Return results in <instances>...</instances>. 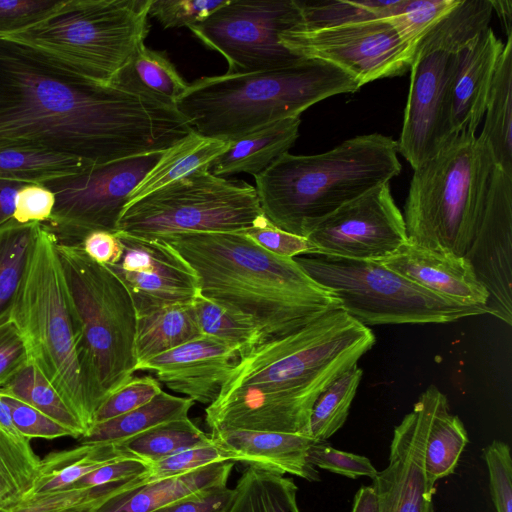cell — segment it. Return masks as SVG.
Here are the masks:
<instances>
[{
  "mask_svg": "<svg viewBox=\"0 0 512 512\" xmlns=\"http://www.w3.org/2000/svg\"><path fill=\"white\" fill-rule=\"evenodd\" d=\"M191 131L177 109L70 73L0 38V149L102 165L163 151Z\"/></svg>",
  "mask_w": 512,
  "mask_h": 512,
  "instance_id": "1",
  "label": "cell"
},
{
  "mask_svg": "<svg viewBox=\"0 0 512 512\" xmlns=\"http://www.w3.org/2000/svg\"><path fill=\"white\" fill-rule=\"evenodd\" d=\"M376 342L342 309L296 332L264 341L238 357L205 409L211 431L248 430L309 436L313 405Z\"/></svg>",
  "mask_w": 512,
  "mask_h": 512,
  "instance_id": "2",
  "label": "cell"
},
{
  "mask_svg": "<svg viewBox=\"0 0 512 512\" xmlns=\"http://www.w3.org/2000/svg\"><path fill=\"white\" fill-rule=\"evenodd\" d=\"M161 240L195 270L200 294L249 317L262 342L341 309L294 259L274 255L240 232H183Z\"/></svg>",
  "mask_w": 512,
  "mask_h": 512,
  "instance_id": "3",
  "label": "cell"
},
{
  "mask_svg": "<svg viewBox=\"0 0 512 512\" xmlns=\"http://www.w3.org/2000/svg\"><path fill=\"white\" fill-rule=\"evenodd\" d=\"M397 143L379 133L356 136L315 155L285 153L255 177L265 217L305 237L342 205L401 172Z\"/></svg>",
  "mask_w": 512,
  "mask_h": 512,
  "instance_id": "4",
  "label": "cell"
},
{
  "mask_svg": "<svg viewBox=\"0 0 512 512\" xmlns=\"http://www.w3.org/2000/svg\"><path fill=\"white\" fill-rule=\"evenodd\" d=\"M360 88L340 68L302 58L271 70L198 78L189 83L176 109L198 134L233 141L270 123L300 116L326 98Z\"/></svg>",
  "mask_w": 512,
  "mask_h": 512,
  "instance_id": "5",
  "label": "cell"
},
{
  "mask_svg": "<svg viewBox=\"0 0 512 512\" xmlns=\"http://www.w3.org/2000/svg\"><path fill=\"white\" fill-rule=\"evenodd\" d=\"M31 359L47 377L85 429L92 426L90 406L77 351V325L57 252V239L38 223L24 272L9 312Z\"/></svg>",
  "mask_w": 512,
  "mask_h": 512,
  "instance_id": "6",
  "label": "cell"
},
{
  "mask_svg": "<svg viewBox=\"0 0 512 512\" xmlns=\"http://www.w3.org/2000/svg\"><path fill=\"white\" fill-rule=\"evenodd\" d=\"M495 165L488 144L466 131L414 169L403 213L408 242L464 256Z\"/></svg>",
  "mask_w": 512,
  "mask_h": 512,
  "instance_id": "7",
  "label": "cell"
},
{
  "mask_svg": "<svg viewBox=\"0 0 512 512\" xmlns=\"http://www.w3.org/2000/svg\"><path fill=\"white\" fill-rule=\"evenodd\" d=\"M57 252L76 319L82 378L95 414L135 372V309L120 280L81 245L57 242Z\"/></svg>",
  "mask_w": 512,
  "mask_h": 512,
  "instance_id": "8",
  "label": "cell"
},
{
  "mask_svg": "<svg viewBox=\"0 0 512 512\" xmlns=\"http://www.w3.org/2000/svg\"><path fill=\"white\" fill-rule=\"evenodd\" d=\"M152 0H59L33 25L0 37L23 45L54 65L109 84L144 43Z\"/></svg>",
  "mask_w": 512,
  "mask_h": 512,
  "instance_id": "9",
  "label": "cell"
},
{
  "mask_svg": "<svg viewBox=\"0 0 512 512\" xmlns=\"http://www.w3.org/2000/svg\"><path fill=\"white\" fill-rule=\"evenodd\" d=\"M340 307L365 326L449 323L487 314L486 306H465L439 297L375 260L324 254L293 258Z\"/></svg>",
  "mask_w": 512,
  "mask_h": 512,
  "instance_id": "10",
  "label": "cell"
},
{
  "mask_svg": "<svg viewBox=\"0 0 512 512\" xmlns=\"http://www.w3.org/2000/svg\"><path fill=\"white\" fill-rule=\"evenodd\" d=\"M262 215L255 187L201 169L127 204L116 232L145 239L183 232H238Z\"/></svg>",
  "mask_w": 512,
  "mask_h": 512,
  "instance_id": "11",
  "label": "cell"
},
{
  "mask_svg": "<svg viewBox=\"0 0 512 512\" xmlns=\"http://www.w3.org/2000/svg\"><path fill=\"white\" fill-rule=\"evenodd\" d=\"M473 39L458 19L445 16L419 41L411 63L410 87L398 152L413 169L452 136L451 90L460 51Z\"/></svg>",
  "mask_w": 512,
  "mask_h": 512,
  "instance_id": "12",
  "label": "cell"
},
{
  "mask_svg": "<svg viewBox=\"0 0 512 512\" xmlns=\"http://www.w3.org/2000/svg\"><path fill=\"white\" fill-rule=\"evenodd\" d=\"M302 25L296 0H228L207 19L188 28L225 58L227 73H246L301 60L280 43L279 36Z\"/></svg>",
  "mask_w": 512,
  "mask_h": 512,
  "instance_id": "13",
  "label": "cell"
},
{
  "mask_svg": "<svg viewBox=\"0 0 512 512\" xmlns=\"http://www.w3.org/2000/svg\"><path fill=\"white\" fill-rule=\"evenodd\" d=\"M163 151L94 165L82 173L44 182L55 195V205L49 220L42 224L58 243L69 245H81L92 231L116 233L131 193Z\"/></svg>",
  "mask_w": 512,
  "mask_h": 512,
  "instance_id": "14",
  "label": "cell"
},
{
  "mask_svg": "<svg viewBox=\"0 0 512 512\" xmlns=\"http://www.w3.org/2000/svg\"><path fill=\"white\" fill-rule=\"evenodd\" d=\"M280 43L294 55L332 64L363 85L404 74L415 50L386 18L334 27L286 31Z\"/></svg>",
  "mask_w": 512,
  "mask_h": 512,
  "instance_id": "15",
  "label": "cell"
},
{
  "mask_svg": "<svg viewBox=\"0 0 512 512\" xmlns=\"http://www.w3.org/2000/svg\"><path fill=\"white\" fill-rule=\"evenodd\" d=\"M312 254L355 260H381L408 241L402 212L389 183L342 205L306 236Z\"/></svg>",
  "mask_w": 512,
  "mask_h": 512,
  "instance_id": "16",
  "label": "cell"
},
{
  "mask_svg": "<svg viewBox=\"0 0 512 512\" xmlns=\"http://www.w3.org/2000/svg\"><path fill=\"white\" fill-rule=\"evenodd\" d=\"M445 397L430 385L394 428L388 464L371 484L380 512H433L435 490L425 485L423 458L433 417Z\"/></svg>",
  "mask_w": 512,
  "mask_h": 512,
  "instance_id": "17",
  "label": "cell"
},
{
  "mask_svg": "<svg viewBox=\"0 0 512 512\" xmlns=\"http://www.w3.org/2000/svg\"><path fill=\"white\" fill-rule=\"evenodd\" d=\"M121 259L105 265L127 289L135 314L172 304H188L200 294L192 266L168 243L116 232Z\"/></svg>",
  "mask_w": 512,
  "mask_h": 512,
  "instance_id": "18",
  "label": "cell"
},
{
  "mask_svg": "<svg viewBox=\"0 0 512 512\" xmlns=\"http://www.w3.org/2000/svg\"><path fill=\"white\" fill-rule=\"evenodd\" d=\"M489 298L488 314L512 324V176L494 166L484 207L464 254Z\"/></svg>",
  "mask_w": 512,
  "mask_h": 512,
  "instance_id": "19",
  "label": "cell"
},
{
  "mask_svg": "<svg viewBox=\"0 0 512 512\" xmlns=\"http://www.w3.org/2000/svg\"><path fill=\"white\" fill-rule=\"evenodd\" d=\"M238 357L233 345L200 335L138 363L135 372H154L170 390L209 405L217 398Z\"/></svg>",
  "mask_w": 512,
  "mask_h": 512,
  "instance_id": "20",
  "label": "cell"
},
{
  "mask_svg": "<svg viewBox=\"0 0 512 512\" xmlns=\"http://www.w3.org/2000/svg\"><path fill=\"white\" fill-rule=\"evenodd\" d=\"M378 262L439 297L465 306L487 304L489 295L464 256L429 250L407 241Z\"/></svg>",
  "mask_w": 512,
  "mask_h": 512,
  "instance_id": "21",
  "label": "cell"
},
{
  "mask_svg": "<svg viewBox=\"0 0 512 512\" xmlns=\"http://www.w3.org/2000/svg\"><path fill=\"white\" fill-rule=\"evenodd\" d=\"M213 443L232 462L278 473L290 474L309 482L320 481V474L309 461V450L317 442L302 434L248 430L211 431Z\"/></svg>",
  "mask_w": 512,
  "mask_h": 512,
  "instance_id": "22",
  "label": "cell"
},
{
  "mask_svg": "<svg viewBox=\"0 0 512 512\" xmlns=\"http://www.w3.org/2000/svg\"><path fill=\"white\" fill-rule=\"evenodd\" d=\"M504 43L489 26L459 53L451 90V130L476 133Z\"/></svg>",
  "mask_w": 512,
  "mask_h": 512,
  "instance_id": "23",
  "label": "cell"
},
{
  "mask_svg": "<svg viewBox=\"0 0 512 512\" xmlns=\"http://www.w3.org/2000/svg\"><path fill=\"white\" fill-rule=\"evenodd\" d=\"M233 466L232 461L212 463L186 474L121 492L103 501L94 512H152L205 490L227 486Z\"/></svg>",
  "mask_w": 512,
  "mask_h": 512,
  "instance_id": "24",
  "label": "cell"
},
{
  "mask_svg": "<svg viewBox=\"0 0 512 512\" xmlns=\"http://www.w3.org/2000/svg\"><path fill=\"white\" fill-rule=\"evenodd\" d=\"M300 123V116L282 119L230 141L210 166L212 173L220 177L242 172L260 175L294 145Z\"/></svg>",
  "mask_w": 512,
  "mask_h": 512,
  "instance_id": "25",
  "label": "cell"
},
{
  "mask_svg": "<svg viewBox=\"0 0 512 512\" xmlns=\"http://www.w3.org/2000/svg\"><path fill=\"white\" fill-rule=\"evenodd\" d=\"M109 85L176 109L189 83L177 71L165 52L141 44Z\"/></svg>",
  "mask_w": 512,
  "mask_h": 512,
  "instance_id": "26",
  "label": "cell"
},
{
  "mask_svg": "<svg viewBox=\"0 0 512 512\" xmlns=\"http://www.w3.org/2000/svg\"><path fill=\"white\" fill-rule=\"evenodd\" d=\"M230 143L191 131L163 151L158 162L131 193L127 204L198 170L209 169Z\"/></svg>",
  "mask_w": 512,
  "mask_h": 512,
  "instance_id": "27",
  "label": "cell"
},
{
  "mask_svg": "<svg viewBox=\"0 0 512 512\" xmlns=\"http://www.w3.org/2000/svg\"><path fill=\"white\" fill-rule=\"evenodd\" d=\"M30 441L15 426L0 395V507L25 499L36 482L41 459Z\"/></svg>",
  "mask_w": 512,
  "mask_h": 512,
  "instance_id": "28",
  "label": "cell"
},
{
  "mask_svg": "<svg viewBox=\"0 0 512 512\" xmlns=\"http://www.w3.org/2000/svg\"><path fill=\"white\" fill-rule=\"evenodd\" d=\"M479 135L496 166L512 176V36L506 38L492 80Z\"/></svg>",
  "mask_w": 512,
  "mask_h": 512,
  "instance_id": "29",
  "label": "cell"
},
{
  "mask_svg": "<svg viewBox=\"0 0 512 512\" xmlns=\"http://www.w3.org/2000/svg\"><path fill=\"white\" fill-rule=\"evenodd\" d=\"M127 458L134 457L118 444H80L51 452L41 459L38 477L26 498L68 489L85 475Z\"/></svg>",
  "mask_w": 512,
  "mask_h": 512,
  "instance_id": "30",
  "label": "cell"
},
{
  "mask_svg": "<svg viewBox=\"0 0 512 512\" xmlns=\"http://www.w3.org/2000/svg\"><path fill=\"white\" fill-rule=\"evenodd\" d=\"M194 403L162 390L139 408L93 424L78 440L80 444H120L160 424L187 418Z\"/></svg>",
  "mask_w": 512,
  "mask_h": 512,
  "instance_id": "31",
  "label": "cell"
},
{
  "mask_svg": "<svg viewBox=\"0 0 512 512\" xmlns=\"http://www.w3.org/2000/svg\"><path fill=\"white\" fill-rule=\"evenodd\" d=\"M200 335L192 303L167 305L136 315L137 364Z\"/></svg>",
  "mask_w": 512,
  "mask_h": 512,
  "instance_id": "32",
  "label": "cell"
},
{
  "mask_svg": "<svg viewBox=\"0 0 512 512\" xmlns=\"http://www.w3.org/2000/svg\"><path fill=\"white\" fill-rule=\"evenodd\" d=\"M297 491L291 478L247 466L224 512H292Z\"/></svg>",
  "mask_w": 512,
  "mask_h": 512,
  "instance_id": "33",
  "label": "cell"
},
{
  "mask_svg": "<svg viewBox=\"0 0 512 512\" xmlns=\"http://www.w3.org/2000/svg\"><path fill=\"white\" fill-rule=\"evenodd\" d=\"M468 441L463 422L450 413L445 397L433 417L424 450V479L428 489L435 490L438 480L455 471Z\"/></svg>",
  "mask_w": 512,
  "mask_h": 512,
  "instance_id": "34",
  "label": "cell"
},
{
  "mask_svg": "<svg viewBox=\"0 0 512 512\" xmlns=\"http://www.w3.org/2000/svg\"><path fill=\"white\" fill-rule=\"evenodd\" d=\"M94 165L80 158L41 149H0V180L43 184L52 179L82 173Z\"/></svg>",
  "mask_w": 512,
  "mask_h": 512,
  "instance_id": "35",
  "label": "cell"
},
{
  "mask_svg": "<svg viewBox=\"0 0 512 512\" xmlns=\"http://www.w3.org/2000/svg\"><path fill=\"white\" fill-rule=\"evenodd\" d=\"M0 393L13 396L39 410L71 430L77 439L85 433L79 419L31 359L0 386Z\"/></svg>",
  "mask_w": 512,
  "mask_h": 512,
  "instance_id": "36",
  "label": "cell"
},
{
  "mask_svg": "<svg viewBox=\"0 0 512 512\" xmlns=\"http://www.w3.org/2000/svg\"><path fill=\"white\" fill-rule=\"evenodd\" d=\"M212 442L210 434L187 417L160 424L118 445L130 456L150 464Z\"/></svg>",
  "mask_w": 512,
  "mask_h": 512,
  "instance_id": "37",
  "label": "cell"
},
{
  "mask_svg": "<svg viewBox=\"0 0 512 512\" xmlns=\"http://www.w3.org/2000/svg\"><path fill=\"white\" fill-rule=\"evenodd\" d=\"M192 307L200 334L233 345L237 348L239 356L262 343L260 331L249 317L201 294L194 299Z\"/></svg>",
  "mask_w": 512,
  "mask_h": 512,
  "instance_id": "38",
  "label": "cell"
},
{
  "mask_svg": "<svg viewBox=\"0 0 512 512\" xmlns=\"http://www.w3.org/2000/svg\"><path fill=\"white\" fill-rule=\"evenodd\" d=\"M362 375V369L355 364L320 394L311 411V438L325 442L344 425Z\"/></svg>",
  "mask_w": 512,
  "mask_h": 512,
  "instance_id": "39",
  "label": "cell"
},
{
  "mask_svg": "<svg viewBox=\"0 0 512 512\" xmlns=\"http://www.w3.org/2000/svg\"><path fill=\"white\" fill-rule=\"evenodd\" d=\"M37 224L12 219L0 227V325L8 321Z\"/></svg>",
  "mask_w": 512,
  "mask_h": 512,
  "instance_id": "40",
  "label": "cell"
},
{
  "mask_svg": "<svg viewBox=\"0 0 512 512\" xmlns=\"http://www.w3.org/2000/svg\"><path fill=\"white\" fill-rule=\"evenodd\" d=\"M401 1H298L303 19V25L300 29L315 30L386 18L395 12Z\"/></svg>",
  "mask_w": 512,
  "mask_h": 512,
  "instance_id": "41",
  "label": "cell"
},
{
  "mask_svg": "<svg viewBox=\"0 0 512 512\" xmlns=\"http://www.w3.org/2000/svg\"><path fill=\"white\" fill-rule=\"evenodd\" d=\"M230 461L229 456L213 442L195 446L150 463L148 469L124 481V491H130L149 483L189 473L203 466Z\"/></svg>",
  "mask_w": 512,
  "mask_h": 512,
  "instance_id": "42",
  "label": "cell"
},
{
  "mask_svg": "<svg viewBox=\"0 0 512 512\" xmlns=\"http://www.w3.org/2000/svg\"><path fill=\"white\" fill-rule=\"evenodd\" d=\"M460 0H402L386 17L399 36L414 50L424 35Z\"/></svg>",
  "mask_w": 512,
  "mask_h": 512,
  "instance_id": "43",
  "label": "cell"
},
{
  "mask_svg": "<svg viewBox=\"0 0 512 512\" xmlns=\"http://www.w3.org/2000/svg\"><path fill=\"white\" fill-rule=\"evenodd\" d=\"M119 482L93 488H68L35 495L13 505L1 506L0 512H58L90 500L110 498L119 492Z\"/></svg>",
  "mask_w": 512,
  "mask_h": 512,
  "instance_id": "44",
  "label": "cell"
},
{
  "mask_svg": "<svg viewBox=\"0 0 512 512\" xmlns=\"http://www.w3.org/2000/svg\"><path fill=\"white\" fill-rule=\"evenodd\" d=\"M161 391L160 382L153 376H132L101 403L94 414L93 424L139 408L150 402Z\"/></svg>",
  "mask_w": 512,
  "mask_h": 512,
  "instance_id": "45",
  "label": "cell"
},
{
  "mask_svg": "<svg viewBox=\"0 0 512 512\" xmlns=\"http://www.w3.org/2000/svg\"><path fill=\"white\" fill-rule=\"evenodd\" d=\"M496 512H512V459L507 443L493 440L483 449Z\"/></svg>",
  "mask_w": 512,
  "mask_h": 512,
  "instance_id": "46",
  "label": "cell"
},
{
  "mask_svg": "<svg viewBox=\"0 0 512 512\" xmlns=\"http://www.w3.org/2000/svg\"><path fill=\"white\" fill-rule=\"evenodd\" d=\"M228 0H152L149 17L163 28L190 27L207 19Z\"/></svg>",
  "mask_w": 512,
  "mask_h": 512,
  "instance_id": "47",
  "label": "cell"
},
{
  "mask_svg": "<svg viewBox=\"0 0 512 512\" xmlns=\"http://www.w3.org/2000/svg\"><path fill=\"white\" fill-rule=\"evenodd\" d=\"M308 457L315 468L352 479L368 477L373 480L379 472L367 457L338 450L327 441L315 442L309 450Z\"/></svg>",
  "mask_w": 512,
  "mask_h": 512,
  "instance_id": "48",
  "label": "cell"
},
{
  "mask_svg": "<svg viewBox=\"0 0 512 512\" xmlns=\"http://www.w3.org/2000/svg\"><path fill=\"white\" fill-rule=\"evenodd\" d=\"M238 232L279 257L293 259L313 252V247L307 238L275 227L264 214L252 227Z\"/></svg>",
  "mask_w": 512,
  "mask_h": 512,
  "instance_id": "49",
  "label": "cell"
},
{
  "mask_svg": "<svg viewBox=\"0 0 512 512\" xmlns=\"http://www.w3.org/2000/svg\"><path fill=\"white\" fill-rule=\"evenodd\" d=\"M0 395L11 411L15 426L25 437L49 440L65 436L76 438L71 430L25 402L7 394Z\"/></svg>",
  "mask_w": 512,
  "mask_h": 512,
  "instance_id": "50",
  "label": "cell"
},
{
  "mask_svg": "<svg viewBox=\"0 0 512 512\" xmlns=\"http://www.w3.org/2000/svg\"><path fill=\"white\" fill-rule=\"evenodd\" d=\"M59 0H0V37L23 30L44 18Z\"/></svg>",
  "mask_w": 512,
  "mask_h": 512,
  "instance_id": "51",
  "label": "cell"
},
{
  "mask_svg": "<svg viewBox=\"0 0 512 512\" xmlns=\"http://www.w3.org/2000/svg\"><path fill=\"white\" fill-rule=\"evenodd\" d=\"M55 195L42 184H25L15 198L13 219L20 224L45 223L51 217Z\"/></svg>",
  "mask_w": 512,
  "mask_h": 512,
  "instance_id": "52",
  "label": "cell"
},
{
  "mask_svg": "<svg viewBox=\"0 0 512 512\" xmlns=\"http://www.w3.org/2000/svg\"><path fill=\"white\" fill-rule=\"evenodd\" d=\"M26 344L17 328L7 321L0 325V386L11 378L27 361Z\"/></svg>",
  "mask_w": 512,
  "mask_h": 512,
  "instance_id": "53",
  "label": "cell"
},
{
  "mask_svg": "<svg viewBox=\"0 0 512 512\" xmlns=\"http://www.w3.org/2000/svg\"><path fill=\"white\" fill-rule=\"evenodd\" d=\"M149 464L136 458H127L105 465L79 479L69 488H93L144 473Z\"/></svg>",
  "mask_w": 512,
  "mask_h": 512,
  "instance_id": "54",
  "label": "cell"
},
{
  "mask_svg": "<svg viewBox=\"0 0 512 512\" xmlns=\"http://www.w3.org/2000/svg\"><path fill=\"white\" fill-rule=\"evenodd\" d=\"M233 496V488L214 487L176 501L152 512H224Z\"/></svg>",
  "mask_w": 512,
  "mask_h": 512,
  "instance_id": "55",
  "label": "cell"
},
{
  "mask_svg": "<svg viewBox=\"0 0 512 512\" xmlns=\"http://www.w3.org/2000/svg\"><path fill=\"white\" fill-rule=\"evenodd\" d=\"M83 251L95 262L102 265L117 263L123 247L116 233L97 230L85 236L81 243Z\"/></svg>",
  "mask_w": 512,
  "mask_h": 512,
  "instance_id": "56",
  "label": "cell"
},
{
  "mask_svg": "<svg viewBox=\"0 0 512 512\" xmlns=\"http://www.w3.org/2000/svg\"><path fill=\"white\" fill-rule=\"evenodd\" d=\"M26 183L0 180V227L13 219L17 192Z\"/></svg>",
  "mask_w": 512,
  "mask_h": 512,
  "instance_id": "57",
  "label": "cell"
},
{
  "mask_svg": "<svg viewBox=\"0 0 512 512\" xmlns=\"http://www.w3.org/2000/svg\"><path fill=\"white\" fill-rule=\"evenodd\" d=\"M351 512H380L378 496L372 485L358 489Z\"/></svg>",
  "mask_w": 512,
  "mask_h": 512,
  "instance_id": "58",
  "label": "cell"
},
{
  "mask_svg": "<svg viewBox=\"0 0 512 512\" xmlns=\"http://www.w3.org/2000/svg\"><path fill=\"white\" fill-rule=\"evenodd\" d=\"M493 10L497 12L502 24L506 36H512V3L507 0H491Z\"/></svg>",
  "mask_w": 512,
  "mask_h": 512,
  "instance_id": "59",
  "label": "cell"
},
{
  "mask_svg": "<svg viewBox=\"0 0 512 512\" xmlns=\"http://www.w3.org/2000/svg\"><path fill=\"white\" fill-rule=\"evenodd\" d=\"M106 497L98 498L95 500H90L81 504H78L76 506L66 508L63 510H60L58 512H94L95 508L101 504L103 501H105Z\"/></svg>",
  "mask_w": 512,
  "mask_h": 512,
  "instance_id": "60",
  "label": "cell"
},
{
  "mask_svg": "<svg viewBox=\"0 0 512 512\" xmlns=\"http://www.w3.org/2000/svg\"><path fill=\"white\" fill-rule=\"evenodd\" d=\"M292 512H300V509H299V507H298V504H296V505L293 507Z\"/></svg>",
  "mask_w": 512,
  "mask_h": 512,
  "instance_id": "61",
  "label": "cell"
}]
</instances>
